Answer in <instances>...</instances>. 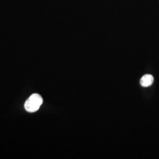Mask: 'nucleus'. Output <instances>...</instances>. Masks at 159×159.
I'll use <instances>...</instances> for the list:
<instances>
[{
	"label": "nucleus",
	"mask_w": 159,
	"mask_h": 159,
	"mask_svg": "<svg viewBox=\"0 0 159 159\" xmlns=\"http://www.w3.org/2000/svg\"><path fill=\"white\" fill-rule=\"evenodd\" d=\"M43 102L42 97L39 94H33L29 97L25 103V110L30 113L37 111Z\"/></svg>",
	"instance_id": "obj_1"
},
{
	"label": "nucleus",
	"mask_w": 159,
	"mask_h": 159,
	"mask_svg": "<svg viewBox=\"0 0 159 159\" xmlns=\"http://www.w3.org/2000/svg\"><path fill=\"white\" fill-rule=\"evenodd\" d=\"M154 78L150 74H146L143 75L140 79V84L144 87H148L152 85L153 83Z\"/></svg>",
	"instance_id": "obj_2"
}]
</instances>
